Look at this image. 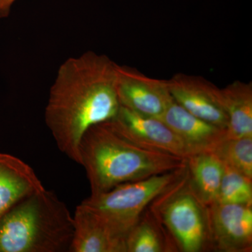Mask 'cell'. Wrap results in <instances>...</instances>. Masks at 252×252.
<instances>
[{
	"mask_svg": "<svg viewBox=\"0 0 252 252\" xmlns=\"http://www.w3.org/2000/svg\"><path fill=\"white\" fill-rule=\"evenodd\" d=\"M117 67L108 56L86 51L62 63L50 89L46 126L59 150L79 165L86 131L112 120L120 109Z\"/></svg>",
	"mask_w": 252,
	"mask_h": 252,
	"instance_id": "obj_1",
	"label": "cell"
},
{
	"mask_svg": "<svg viewBox=\"0 0 252 252\" xmlns=\"http://www.w3.org/2000/svg\"><path fill=\"white\" fill-rule=\"evenodd\" d=\"M80 165L85 169L91 194L182 168L187 159L141 147L124 137L111 123L91 127L83 136Z\"/></svg>",
	"mask_w": 252,
	"mask_h": 252,
	"instance_id": "obj_2",
	"label": "cell"
},
{
	"mask_svg": "<svg viewBox=\"0 0 252 252\" xmlns=\"http://www.w3.org/2000/svg\"><path fill=\"white\" fill-rule=\"evenodd\" d=\"M74 218L51 190L23 199L0 218V252H69Z\"/></svg>",
	"mask_w": 252,
	"mask_h": 252,
	"instance_id": "obj_3",
	"label": "cell"
},
{
	"mask_svg": "<svg viewBox=\"0 0 252 252\" xmlns=\"http://www.w3.org/2000/svg\"><path fill=\"white\" fill-rule=\"evenodd\" d=\"M187 165L172 171L117 186L107 192L91 194L80 204L111 232L126 242L127 235L159 195L187 175Z\"/></svg>",
	"mask_w": 252,
	"mask_h": 252,
	"instance_id": "obj_4",
	"label": "cell"
},
{
	"mask_svg": "<svg viewBox=\"0 0 252 252\" xmlns=\"http://www.w3.org/2000/svg\"><path fill=\"white\" fill-rule=\"evenodd\" d=\"M177 252H211L208 206L190 188L187 175L149 206Z\"/></svg>",
	"mask_w": 252,
	"mask_h": 252,
	"instance_id": "obj_5",
	"label": "cell"
},
{
	"mask_svg": "<svg viewBox=\"0 0 252 252\" xmlns=\"http://www.w3.org/2000/svg\"><path fill=\"white\" fill-rule=\"evenodd\" d=\"M117 89L121 106L146 117L160 119L174 99L167 80L147 77L129 66L118 64Z\"/></svg>",
	"mask_w": 252,
	"mask_h": 252,
	"instance_id": "obj_6",
	"label": "cell"
},
{
	"mask_svg": "<svg viewBox=\"0 0 252 252\" xmlns=\"http://www.w3.org/2000/svg\"><path fill=\"white\" fill-rule=\"evenodd\" d=\"M172 98L195 117L222 128L228 127L221 89L200 76L176 74L167 80Z\"/></svg>",
	"mask_w": 252,
	"mask_h": 252,
	"instance_id": "obj_7",
	"label": "cell"
},
{
	"mask_svg": "<svg viewBox=\"0 0 252 252\" xmlns=\"http://www.w3.org/2000/svg\"><path fill=\"white\" fill-rule=\"evenodd\" d=\"M109 122L119 133L141 147L185 159L190 157L180 137L157 118L141 115L121 106Z\"/></svg>",
	"mask_w": 252,
	"mask_h": 252,
	"instance_id": "obj_8",
	"label": "cell"
},
{
	"mask_svg": "<svg viewBox=\"0 0 252 252\" xmlns=\"http://www.w3.org/2000/svg\"><path fill=\"white\" fill-rule=\"evenodd\" d=\"M208 214L212 251L252 252V206L215 203Z\"/></svg>",
	"mask_w": 252,
	"mask_h": 252,
	"instance_id": "obj_9",
	"label": "cell"
},
{
	"mask_svg": "<svg viewBox=\"0 0 252 252\" xmlns=\"http://www.w3.org/2000/svg\"><path fill=\"white\" fill-rule=\"evenodd\" d=\"M160 120L180 137L189 155L212 152L228 137L226 129L195 117L172 101L160 117Z\"/></svg>",
	"mask_w": 252,
	"mask_h": 252,
	"instance_id": "obj_10",
	"label": "cell"
},
{
	"mask_svg": "<svg viewBox=\"0 0 252 252\" xmlns=\"http://www.w3.org/2000/svg\"><path fill=\"white\" fill-rule=\"evenodd\" d=\"M44 189L28 164L14 156L0 153V218L18 202Z\"/></svg>",
	"mask_w": 252,
	"mask_h": 252,
	"instance_id": "obj_11",
	"label": "cell"
},
{
	"mask_svg": "<svg viewBox=\"0 0 252 252\" xmlns=\"http://www.w3.org/2000/svg\"><path fill=\"white\" fill-rule=\"evenodd\" d=\"M74 234L69 252H126V242L118 238L97 219L78 205L74 216Z\"/></svg>",
	"mask_w": 252,
	"mask_h": 252,
	"instance_id": "obj_12",
	"label": "cell"
},
{
	"mask_svg": "<svg viewBox=\"0 0 252 252\" xmlns=\"http://www.w3.org/2000/svg\"><path fill=\"white\" fill-rule=\"evenodd\" d=\"M187 180L197 198L206 206L216 203L224 165L212 152L194 154L187 159Z\"/></svg>",
	"mask_w": 252,
	"mask_h": 252,
	"instance_id": "obj_13",
	"label": "cell"
},
{
	"mask_svg": "<svg viewBox=\"0 0 252 252\" xmlns=\"http://www.w3.org/2000/svg\"><path fill=\"white\" fill-rule=\"evenodd\" d=\"M228 137H252V84L235 81L221 89Z\"/></svg>",
	"mask_w": 252,
	"mask_h": 252,
	"instance_id": "obj_14",
	"label": "cell"
},
{
	"mask_svg": "<svg viewBox=\"0 0 252 252\" xmlns=\"http://www.w3.org/2000/svg\"><path fill=\"white\" fill-rule=\"evenodd\" d=\"M171 239L149 207L126 239V252H176Z\"/></svg>",
	"mask_w": 252,
	"mask_h": 252,
	"instance_id": "obj_15",
	"label": "cell"
},
{
	"mask_svg": "<svg viewBox=\"0 0 252 252\" xmlns=\"http://www.w3.org/2000/svg\"><path fill=\"white\" fill-rule=\"evenodd\" d=\"M212 153L223 165L252 179V137H227Z\"/></svg>",
	"mask_w": 252,
	"mask_h": 252,
	"instance_id": "obj_16",
	"label": "cell"
},
{
	"mask_svg": "<svg viewBox=\"0 0 252 252\" xmlns=\"http://www.w3.org/2000/svg\"><path fill=\"white\" fill-rule=\"evenodd\" d=\"M216 203L252 206V179L224 165Z\"/></svg>",
	"mask_w": 252,
	"mask_h": 252,
	"instance_id": "obj_17",
	"label": "cell"
},
{
	"mask_svg": "<svg viewBox=\"0 0 252 252\" xmlns=\"http://www.w3.org/2000/svg\"><path fill=\"white\" fill-rule=\"evenodd\" d=\"M16 0H0V18L9 17L11 7Z\"/></svg>",
	"mask_w": 252,
	"mask_h": 252,
	"instance_id": "obj_18",
	"label": "cell"
}]
</instances>
